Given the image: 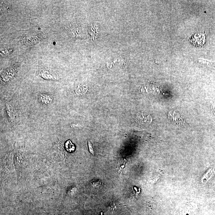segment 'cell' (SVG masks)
I'll list each match as a JSON object with an SVG mask.
<instances>
[{
    "mask_svg": "<svg viewBox=\"0 0 215 215\" xmlns=\"http://www.w3.org/2000/svg\"><path fill=\"white\" fill-rule=\"evenodd\" d=\"M65 28L68 33L73 38H80L82 37L81 28L75 24L68 23L65 26Z\"/></svg>",
    "mask_w": 215,
    "mask_h": 215,
    "instance_id": "2",
    "label": "cell"
},
{
    "mask_svg": "<svg viewBox=\"0 0 215 215\" xmlns=\"http://www.w3.org/2000/svg\"><path fill=\"white\" fill-rule=\"evenodd\" d=\"M41 103L46 105H49L52 103L53 98L51 95L48 94H41L39 97Z\"/></svg>",
    "mask_w": 215,
    "mask_h": 215,
    "instance_id": "5",
    "label": "cell"
},
{
    "mask_svg": "<svg viewBox=\"0 0 215 215\" xmlns=\"http://www.w3.org/2000/svg\"><path fill=\"white\" fill-rule=\"evenodd\" d=\"M215 175V169L214 168H211L207 172L205 175H203L202 177V181L204 183V181L205 182H206L207 181L209 180L211 178L213 177Z\"/></svg>",
    "mask_w": 215,
    "mask_h": 215,
    "instance_id": "6",
    "label": "cell"
},
{
    "mask_svg": "<svg viewBox=\"0 0 215 215\" xmlns=\"http://www.w3.org/2000/svg\"><path fill=\"white\" fill-rule=\"evenodd\" d=\"M88 146L89 148V150L90 152L93 155H94V151L92 145L90 143L89 141H88Z\"/></svg>",
    "mask_w": 215,
    "mask_h": 215,
    "instance_id": "8",
    "label": "cell"
},
{
    "mask_svg": "<svg viewBox=\"0 0 215 215\" xmlns=\"http://www.w3.org/2000/svg\"><path fill=\"white\" fill-rule=\"evenodd\" d=\"M190 41L195 46L200 47L204 45L205 37L204 35L202 34H195L192 37Z\"/></svg>",
    "mask_w": 215,
    "mask_h": 215,
    "instance_id": "3",
    "label": "cell"
},
{
    "mask_svg": "<svg viewBox=\"0 0 215 215\" xmlns=\"http://www.w3.org/2000/svg\"><path fill=\"white\" fill-rule=\"evenodd\" d=\"M65 148L68 151L70 152L74 151L75 149L74 145L72 144L70 140H68L65 144Z\"/></svg>",
    "mask_w": 215,
    "mask_h": 215,
    "instance_id": "7",
    "label": "cell"
},
{
    "mask_svg": "<svg viewBox=\"0 0 215 215\" xmlns=\"http://www.w3.org/2000/svg\"><path fill=\"white\" fill-rule=\"evenodd\" d=\"M212 110H213V112H214V115H215V105H213L212 106Z\"/></svg>",
    "mask_w": 215,
    "mask_h": 215,
    "instance_id": "9",
    "label": "cell"
},
{
    "mask_svg": "<svg viewBox=\"0 0 215 215\" xmlns=\"http://www.w3.org/2000/svg\"><path fill=\"white\" fill-rule=\"evenodd\" d=\"M168 116L169 120L174 125L177 126L178 127H181L184 126V120L177 111L175 110L170 111L169 112Z\"/></svg>",
    "mask_w": 215,
    "mask_h": 215,
    "instance_id": "1",
    "label": "cell"
},
{
    "mask_svg": "<svg viewBox=\"0 0 215 215\" xmlns=\"http://www.w3.org/2000/svg\"><path fill=\"white\" fill-rule=\"evenodd\" d=\"M6 109L8 116L11 122L14 123L15 122V115L13 107L10 104H6Z\"/></svg>",
    "mask_w": 215,
    "mask_h": 215,
    "instance_id": "4",
    "label": "cell"
}]
</instances>
